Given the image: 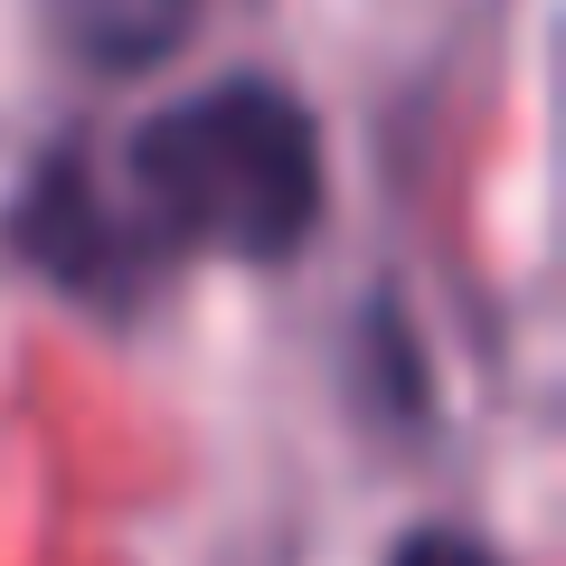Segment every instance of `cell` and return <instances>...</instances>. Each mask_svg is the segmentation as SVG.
Listing matches in <instances>:
<instances>
[{"mask_svg": "<svg viewBox=\"0 0 566 566\" xmlns=\"http://www.w3.org/2000/svg\"><path fill=\"white\" fill-rule=\"evenodd\" d=\"M123 237L161 274L180 255L218 264H293L322 227L331 170H322V123L293 85L274 76H218L142 114L123 161L104 170Z\"/></svg>", "mask_w": 566, "mask_h": 566, "instance_id": "cell-1", "label": "cell"}, {"mask_svg": "<svg viewBox=\"0 0 566 566\" xmlns=\"http://www.w3.org/2000/svg\"><path fill=\"white\" fill-rule=\"evenodd\" d=\"M10 255L39 264L57 293H85V303H133L151 283V264L123 237L114 199H104V170L85 151H48L20 180V199H10Z\"/></svg>", "mask_w": 566, "mask_h": 566, "instance_id": "cell-2", "label": "cell"}, {"mask_svg": "<svg viewBox=\"0 0 566 566\" xmlns=\"http://www.w3.org/2000/svg\"><path fill=\"white\" fill-rule=\"evenodd\" d=\"M387 566H501V557H491L472 528H416V538H397Z\"/></svg>", "mask_w": 566, "mask_h": 566, "instance_id": "cell-4", "label": "cell"}, {"mask_svg": "<svg viewBox=\"0 0 566 566\" xmlns=\"http://www.w3.org/2000/svg\"><path fill=\"white\" fill-rule=\"evenodd\" d=\"M39 20L76 66H95V76H142V66H161V57L189 48L199 0H39Z\"/></svg>", "mask_w": 566, "mask_h": 566, "instance_id": "cell-3", "label": "cell"}]
</instances>
